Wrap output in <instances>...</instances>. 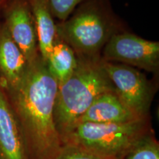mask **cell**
<instances>
[{"label": "cell", "mask_w": 159, "mask_h": 159, "mask_svg": "<svg viewBox=\"0 0 159 159\" xmlns=\"http://www.w3.org/2000/svg\"><path fill=\"white\" fill-rule=\"evenodd\" d=\"M3 23L28 63L40 55L37 32L28 0H8L2 8Z\"/></svg>", "instance_id": "obj_7"}, {"label": "cell", "mask_w": 159, "mask_h": 159, "mask_svg": "<svg viewBox=\"0 0 159 159\" xmlns=\"http://www.w3.org/2000/svg\"><path fill=\"white\" fill-rule=\"evenodd\" d=\"M104 67L123 104L139 118H150V107L156 93V83L130 66L104 61Z\"/></svg>", "instance_id": "obj_5"}, {"label": "cell", "mask_w": 159, "mask_h": 159, "mask_svg": "<svg viewBox=\"0 0 159 159\" xmlns=\"http://www.w3.org/2000/svg\"><path fill=\"white\" fill-rule=\"evenodd\" d=\"M7 1H8V0H0V10H2L3 6L7 3Z\"/></svg>", "instance_id": "obj_16"}, {"label": "cell", "mask_w": 159, "mask_h": 159, "mask_svg": "<svg viewBox=\"0 0 159 159\" xmlns=\"http://www.w3.org/2000/svg\"><path fill=\"white\" fill-rule=\"evenodd\" d=\"M37 32L39 53L47 61L57 37L50 0H28Z\"/></svg>", "instance_id": "obj_11"}, {"label": "cell", "mask_w": 159, "mask_h": 159, "mask_svg": "<svg viewBox=\"0 0 159 159\" xmlns=\"http://www.w3.org/2000/svg\"><path fill=\"white\" fill-rule=\"evenodd\" d=\"M123 31L110 0H85L68 19L56 23L57 35L77 56L101 57L111 38Z\"/></svg>", "instance_id": "obj_3"}, {"label": "cell", "mask_w": 159, "mask_h": 159, "mask_svg": "<svg viewBox=\"0 0 159 159\" xmlns=\"http://www.w3.org/2000/svg\"><path fill=\"white\" fill-rule=\"evenodd\" d=\"M0 159H31L22 128L1 85Z\"/></svg>", "instance_id": "obj_8"}, {"label": "cell", "mask_w": 159, "mask_h": 159, "mask_svg": "<svg viewBox=\"0 0 159 159\" xmlns=\"http://www.w3.org/2000/svg\"><path fill=\"white\" fill-rule=\"evenodd\" d=\"M151 130L150 118L122 123H77L61 142L77 145L105 159H125Z\"/></svg>", "instance_id": "obj_4"}, {"label": "cell", "mask_w": 159, "mask_h": 159, "mask_svg": "<svg viewBox=\"0 0 159 159\" xmlns=\"http://www.w3.org/2000/svg\"><path fill=\"white\" fill-rule=\"evenodd\" d=\"M85 0H50L53 16L63 21L70 16L76 7Z\"/></svg>", "instance_id": "obj_15"}, {"label": "cell", "mask_w": 159, "mask_h": 159, "mask_svg": "<svg viewBox=\"0 0 159 159\" xmlns=\"http://www.w3.org/2000/svg\"><path fill=\"white\" fill-rule=\"evenodd\" d=\"M101 58L105 62L122 63L158 75L159 42L128 32H120L113 35L105 44Z\"/></svg>", "instance_id": "obj_6"}, {"label": "cell", "mask_w": 159, "mask_h": 159, "mask_svg": "<svg viewBox=\"0 0 159 159\" xmlns=\"http://www.w3.org/2000/svg\"><path fill=\"white\" fill-rule=\"evenodd\" d=\"M29 63L6 28L0 23V85L16 84L25 75Z\"/></svg>", "instance_id": "obj_10"}, {"label": "cell", "mask_w": 159, "mask_h": 159, "mask_svg": "<svg viewBox=\"0 0 159 159\" xmlns=\"http://www.w3.org/2000/svg\"><path fill=\"white\" fill-rule=\"evenodd\" d=\"M45 63L59 86L74 72L77 65V57L75 51L57 35Z\"/></svg>", "instance_id": "obj_12"}, {"label": "cell", "mask_w": 159, "mask_h": 159, "mask_svg": "<svg viewBox=\"0 0 159 159\" xmlns=\"http://www.w3.org/2000/svg\"><path fill=\"white\" fill-rule=\"evenodd\" d=\"M2 88L19 119L31 159H53L62 147L54 121L58 85L41 55L29 63L19 83Z\"/></svg>", "instance_id": "obj_1"}, {"label": "cell", "mask_w": 159, "mask_h": 159, "mask_svg": "<svg viewBox=\"0 0 159 159\" xmlns=\"http://www.w3.org/2000/svg\"><path fill=\"white\" fill-rule=\"evenodd\" d=\"M76 69L57 89L54 121L61 140L99 95L114 91L101 57L77 56Z\"/></svg>", "instance_id": "obj_2"}, {"label": "cell", "mask_w": 159, "mask_h": 159, "mask_svg": "<svg viewBox=\"0 0 159 159\" xmlns=\"http://www.w3.org/2000/svg\"><path fill=\"white\" fill-rule=\"evenodd\" d=\"M125 159H159V143L153 131L142 137Z\"/></svg>", "instance_id": "obj_13"}, {"label": "cell", "mask_w": 159, "mask_h": 159, "mask_svg": "<svg viewBox=\"0 0 159 159\" xmlns=\"http://www.w3.org/2000/svg\"><path fill=\"white\" fill-rule=\"evenodd\" d=\"M139 119H143L131 112L123 104L115 91H108L99 95L75 125L83 122L122 123Z\"/></svg>", "instance_id": "obj_9"}, {"label": "cell", "mask_w": 159, "mask_h": 159, "mask_svg": "<svg viewBox=\"0 0 159 159\" xmlns=\"http://www.w3.org/2000/svg\"><path fill=\"white\" fill-rule=\"evenodd\" d=\"M53 159H105L80 147L71 144H63Z\"/></svg>", "instance_id": "obj_14"}]
</instances>
